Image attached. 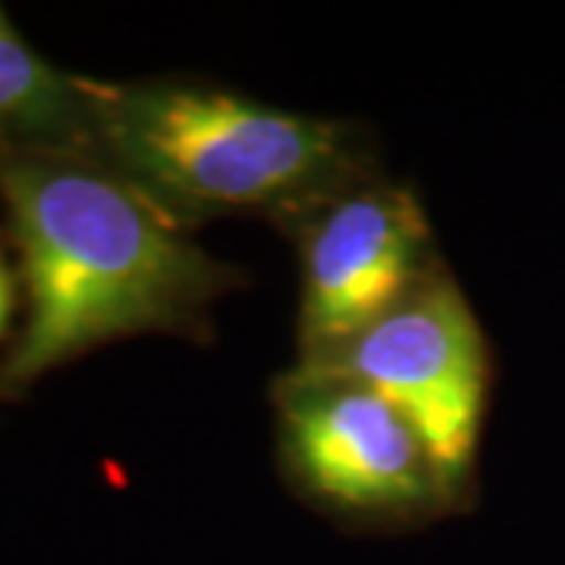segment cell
Instances as JSON below:
<instances>
[{
  "label": "cell",
  "instance_id": "cell-2",
  "mask_svg": "<svg viewBox=\"0 0 565 565\" xmlns=\"http://www.w3.org/2000/svg\"><path fill=\"white\" fill-rule=\"evenodd\" d=\"M95 151L189 230L223 214L292 217L364 167L340 122L185 82L85 76Z\"/></svg>",
  "mask_w": 565,
  "mask_h": 565
},
{
  "label": "cell",
  "instance_id": "cell-1",
  "mask_svg": "<svg viewBox=\"0 0 565 565\" xmlns=\"http://www.w3.org/2000/svg\"><path fill=\"white\" fill-rule=\"evenodd\" d=\"M0 199L29 292L0 396L95 345L199 330L207 305L239 282L95 148L0 145Z\"/></svg>",
  "mask_w": 565,
  "mask_h": 565
},
{
  "label": "cell",
  "instance_id": "cell-7",
  "mask_svg": "<svg viewBox=\"0 0 565 565\" xmlns=\"http://www.w3.org/2000/svg\"><path fill=\"white\" fill-rule=\"evenodd\" d=\"M10 308H13V277H10V267L3 262V255H0V333L7 327Z\"/></svg>",
  "mask_w": 565,
  "mask_h": 565
},
{
  "label": "cell",
  "instance_id": "cell-5",
  "mask_svg": "<svg viewBox=\"0 0 565 565\" xmlns=\"http://www.w3.org/2000/svg\"><path fill=\"white\" fill-rule=\"evenodd\" d=\"M282 226L302 258V359L345 343L430 274V226L403 185L367 173L327 192Z\"/></svg>",
  "mask_w": 565,
  "mask_h": 565
},
{
  "label": "cell",
  "instance_id": "cell-3",
  "mask_svg": "<svg viewBox=\"0 0 565 565\" xmlns=\"http://www.w3.org/2000/svg\"><path fill=\"white\" fill-rule=\"evenodd\" d=\"M302 367L377 390L418 427L446 490L459 500L487 405V343L459 282L440 264L412 292Z\"/></svg>",
  "mask_w": 565,
  "mask_h": 565
},
{
  "label": "cell",
  "instance_id": "cell-6",
  "mask_svg": "<svg viewBox=\"0 0 565 565\" xmlns=\"http://www.w3.org/2000/svg\"><path fill=\"white\" fill-rule=\"evenodd\" d=\"M0 145L95 148L85 76L63 73L0 7Z\"/></svg>",
  "mask_w": 565,
  "mask_h": 565
},
{
  "label": "cell",
  "instance_id": "cell-4",
  "mask_svg": "<svg viewBox=\"0 0 565 565\" xmlns=\"http://www.w3.org/2000/svg\"><path fill=\"white\" fill-rule=\"evenodd\" d=\"M277 408L296 471L333 509L412 519L456 505L418 427L377 390L296 364Z\"/></svg>",
  "mask_w": 565,
  "mask_h": 565
}]
</instances>
